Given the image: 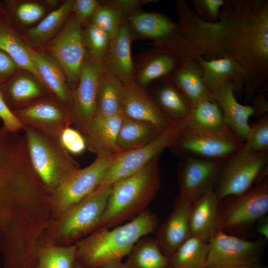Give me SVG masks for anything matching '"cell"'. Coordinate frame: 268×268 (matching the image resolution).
Wrapping results in <instances>:
<instances>
[{
    "label": "cell",
    "mask_w": 268,
    "mask_h": 268,
    "mask_svg": "<svg viewBox=\"0 0 268 268\" xmlns=\"http://www.w3.org/2000/svg\"><path fill=\"white\" fill-rule=\"evenodd\" d=\"M205 30L213 56L233 57L245 71L246 86L255 89L266 82L268 1H225L218 20L205 22Z\"/></svg>",
    "instance_id": "obj_1"
},
{
    "label": "cell",
    "mask_w": 268,
    "mask_h": 268,
    "mask_svg": "<svg viewBox=\"0 0 268 268\" xmlns=\"http://www.w3.org/2000/svg\"><path fill=\"white\" fill-rule=\"evenodd\" d=\"M159 220L146 209L129 222L113 228H99L74 243L76 260L85 268L122 260L142 237L155 232Z\"/></svg>",
    "instance_id": "obj_2"
},
{
    "label": "cell",
    "mask_w": 268,
    "mask_h": 268,
    "mask_svg": "<svg viewBox=\"0 0 268 268\" xmlns=\"http://www.w3.org/2000/svg\"><path fill=\"white\" fill-rule=\"evenodd\" d=\"M160 188L159 156L139 171L112 185L97 229L113 228L133 219L147 209Z\"/></svg>",
    "instance_id": "obj_3"
},
{
    "label": "cell",
    "mask_w": 268,
    "mask_h": 268,
    "mask_svg": "<svg viewBox=\"0 0 268 268\" xmlns=\"http://www.w3.org/2000/svg\"><path fill=\"white\" fill-rule=\"evenodd\" d=\"M112 186L97 188L60 216L51 220L39 243L73 244L96 230Z\"/></svg>",
    "instance_id": "obj_4"
},
{
    "label": "cell",
    "mask_w": 268,
    "mask_h": 268,
    "mask_svg": "<svg viewBox=\"0 0 268 268\" xmlns=\"http://www.w3.org/2000/svg\"><path fill=\"white\" fill-rule=\"evenodd\" d=\"M28 155L36 175L49 194L68 175L80 168L78 163L60 143L23 127Z\"/></svg>",
    "instance_id": "obj_5"
},
{
    "label": "cell",
    "mask_w": 268,
    "mask_h": 268,
    "mask_svg": "<svg viewBox=\"0 0 268 268\" xmlns=\"http://www.w3.org/2000/svg\"><path fill=\"white\" fill-rule=\"evenodd\" d=\"M268 211V177L242 194L220 200L218 228L228 234L246 232Z\"/></svg>",
    "instance_id": "obj_6"
},
{
    "label": "cell",
    "mask_w": 268,
    "mask_h": 268,
    "mask_svg": "<svg viewBox=\"0 0 268 268\" xmlns=\"http://www.w3.org/2000/svg\"><path fill=\"white\" fill-rule=\"evenodd\" d=\"M96 155L90 164L72 172L50 194L51 220L60 216L99 186L116 155Z\"/></svg>",
    "instance_id": "obj_7"
},
{
    "label": "cell",
    "mask_w": 268,
    "mask_h": 268,
    "mask_svg": "<svg viewBox=\"0 0 268 268\" xmlns=\"http://www.w3.org/2000/svg\"><path fill=\"white\" fill-rule=\"evenodd\" d=\"M268 152H253L243 144L225 160L221 169L213 189L219 200L250 190L268 171Z\"/></svg>",
    "instance_id": "obj_8"
},
{
    "label": "cell",
    "mask_w": 268,
    "mask_h": 268,
    "mask_svg": "<svg viewBox=\"0 0 268 268\" xmlns=\"http://www.w3.org/2000/svg\"><path fill=\"white\" fill-rule=\"evenodd\" d=\"M243 143L228 127L219 130H205L186 125L171 147L185 156L225 160Z\"/></svg>",
    "instance_id": "obj_9"
},
{
    "label": "cell",
    "mask_w": 268,
    "mask_h": 268,
    "mask_svg": "<svg viewBox=\"0 0 268 268\" xmlns=\"http://www.w3.org/2000/svg\"><path fill=\"white\" fill-rule=\"evenodd\" d=\"M185 126L184 120L173 121L146 145L116 155L97 188L112 186L142 169L165 149L171 147Z\"/></svg>",
    "instance_id": "obj_10"
},
{
    "label": "cell",
    "mask_w": 268,
    "mask_h": 268,
    "mask_svg": "<svg viewBox=\"0 0 268 268\" xmlns=\"http://www.w3.org/2000/svg\"><path fill=\"white\" fill-rule=\"evenodd\" d=\"M103 70V62L95 61L86 52L77 84L71 90L70 106L73 125L83 136L96 116L97 97Z\"/></svg>",
    "instance_id": "obj_11"
},
{
    "label": "cell",
    "mask_w": 268,
    "mask_h": 268,
    "mask_svg": "<svg viewBox=\"0 0 268 268\" xmlns=\"http://www.w3.org/2000/svg\"><path fill=\"white\" fill-rule=\"evenodd\" d=\"M36 49L46 52L58 63L70 89H74L79 79L86 51L83 41L82 28L73 14L53 39Z\"/></svg>",
    "instance_id": "obj_12"
},
{
    "label": "cell",
    "mask_w": 268,
    "mask_h": 268,
    "mask_svg": "<svg viewBox=\"0 0 268 268\" xmlns=\"http://www.w3.org/2000/svg\"><path fill=\"white\" fill-rule=\"evenodd\" d=\"M249 240L218 230L208 242L204 268H228L259 263L265 242Z\"/></svg>",
    "instance_id": "obj_13"
},
{
    "label": "cell",
    "mask_w": 268,
    "mask_h": 268,
    "mask_svg": "<svg viewBox=\"0 0 268 268\" xmlns=\"http://www.w3.org/2000/svg\"><path fill=\"white\" fill-rule=\"evenodd\" d=\"M12 112L23 127L56 139L64 129L73 124L69 109L51 95Z\"/></svg>",
    "instance_id": "obj_14"
},
{
    "label": "cell",
    "mask_w": 268,
    "mask_h": 268,
    "mask_svg": "<svg viewBox=\"0 0 268 268\" xmlns=\"http://www.w3.org/2000/svg\"><path fill=\"white\" fill-rule=\"evenodd\" d=\"M225 160L185 155L178 172L179 195L194 202L213 189Z\"/></svg>",
    "instance_id": "obj_15"
},
{
    "label": "cell",
    "mask_w": 268,
    "mask_h": 268,
    "mask_svg": "<svg viewBox=\"0 0 268 268\" xmlns=\"http://www.w3.org/2000/svg\"><path fill=\"white\" fill-rule=\"evenodd\" d=\"M126 20L133 41L150 40L156 47L174 41L181 33L178 23L159 12L140 9L129 15Z\"/></svg>",
    "instance_id": "obj_16"
},
{
    "label": "cell",
    "mask_w": 268,
    "mask_h": 268,
    "mask_svg": "<svg viewBox=\"0 0 268 268\" xmlns=\"http://www.w3.org/2000/svg\"><path fill=\"white\" fill-rule=\"evenodd\" d=\"M121 113L136 121L164 130L172 122L159 109L146 88L134 81L122 83Z\"/></svg>",
    "instance_id": "obj_17"
},
{
    "label": "cell",
    "mask_w": 268,
    "mask_h": 268,
    "mask_svg": "<svg viewBox=\"0 0 268 268\" xmlns=\"http://www.w3.org/2000/svg\"><path fill=\"white\" fill-rule=\"evenodd\" d=\"M193 202L179 195L169 215L155 230L154 238L163 253L168 257L191 236L190 214Z\"/></svg>",
    "instance_id": "obj_18"
},
{
    "label": "cell",
    "mask_w": 268,
    "mask_h": 268,
    "mask_svg": "<svg viewBox=\"0 0 268 268\" xmlns=\"http://www.w3.org/2000/svg\"><path fill=\"white\" fill-rule=\"evenodd\" d=\"M133 61V81L144 88L170 76L184 61L179 56L156 46L139 53Z\"/></svg>",
    "instance_id": "obj_19"
},
{
    "label": "cell",
    "mask_w": 268,
    "mask_h": 268,
    "mask_svg": "<svg viewBox=\"0 0 268 268\" xmlns=\"http://www.w3.org/2000/svg\"><path fill=\"white\" fill-rule=\"evenodd\" d=\"M1 86L0 91L12 111L24 108L50 95L44 84L36 76L22 69H19Z\"/></svg>",
    "instance_id": "obj_20"
},
{
    "label": "cell",
    "mask_w": 268,
    "mask_h": 268,
    "mask_svg": "<svg viewBox=\"0 0 268 268\" xmlns=\"http://www.w3.org/2000/svg\"><path fill=\"white\" fill-rule=\"evenodd\" d=\"M196 60L202 69L203 82L212 95L227 82L233 83L238 90L245 84V71L231 56L208 59L201 56Z\"/></svg>",
    "instance_id": "obj_21"
},
{
    "label": "cell",
    "mask_w": 268,
    "mask_h": 268,
    "mask_svg": "<svg viewBox=\"0 0 268 268\" xmlns=\"http://www.w3.org/2000/svg\"><path fill=\"white\" fill-rule=\"evenodd\" d=\"M234 84L225 83L213 97L219 106L224 123L244 143L250 131L249 118L255 113L253 106L239 103L234 95Z\"/></svg>",
    "instance_id": "obj_22"
},
{
    "label": "cell",
    "mask_w": 268,
    "mask_h": 268,
    "mask_svg": "<svg viewBox=\"0 0 268 268\" xmlns=\"http://www.w3.org/2000/svg\"><path fill=\"white\" fill-rule=\"evenodd\" d=\"M30 53L35 68L50 95L70 110L71 90L60 65L43 51L30 48Z\"/></svg>",
    "instance_id": "obj_23"
},
{
    "label": "cell",
    "mask_w": 268,
    "mask_h": 268,
    "mask_svg": "<svg viewBox=\"0 0 268 268\" xmlns=\"http://www.w3.org/2000/svg\"><path fill=\"white\" fill-rule=\"evenodd\" d=\"M219 201L212 189L193 202L190 214V229L192 236L206 243L209 242L219 230Z\"/></svg>",
    "instance_id": "obj_24"
},
{
    "label": "cell",
    "mask_w": 268,
    "mask_h": 268,
    "mask_svg": "<svg viewBox=\"0 0 268 268\" xmlns=\"http://www.w3.org/2000/svg\"><path fill=\"white\" fill-rule=\"evenodd\" d=\"M133 41L125 19L117 35L111 40L103 61L104 65L122 83L133 81Z\"/></svg>",
    "instance_id": "obj_25"
},
{
    "label": "cell",
    "mask_w": 268,
    "mask_h": 268,
    "mask_svg": "<svg viewBox=\"0 0 268 268\" xmlns=\"http://www.w3.org/2000/svg\"><path fill=\"white\" fill-rule=\"evenodd\" d=\"M151 85L152 94L150 95L170 121H183L188 117L192 105L174 83L171 75Z\"/></svg>",
    "instance_id": "obj_26"
},
{
    "label": "cell",
    "mask_w": 268,
    "mask_h": 268,
    "mask_svg": "<svg viewBox=\"0 0 268 268\" xmlns=\"http://www.w3.org/2000/svg\"><path fill=\"white\" fill-rule=\"evenodd\" d=\"M122 119V113L110 117L96 116L84 136L87 149L96 155H116L120 153L117 140Z\"/></svg>",
    "instance_id": "obj_27"
},
{
    "label": "cell",
    "mask_w": 268,
    "mask_h": 268,
    "mask_svg": "<svg viewBox=\"0 0 268 268\" xmlns=\"http://www.w3.org/2000/svg\"><path fill=\"white\" fill-rule=\"evenodd\" d=\"M73 0H65L41 21L26 30L22 39L30 48L37 49L48 43L62 29L72 12Z\"/></svg>",
    "instance_id": "obj_28"
},
{
    "label": "cell",
    "mask_w": 268,
    "mask_h": 268,
    "mask_svg": "<svg viewBox=\"0 0 268 268\" xmlns=\"http://www.w3.org/2000/svg\"><path fill=\"white\" fill-rule=\"evenodd\" d=\"M19 166L16 147L0 129V211L17 189Z\"/></svg>",
    "instance_id": "obj_29"
},
{
    "label": "cell",
    "mask_w": 268,
    "mask_h": 268,
    "mask_svg": "<svg viewBox=\"0 0 268 268\" xmlns=\"http://www.w3.org/2000/svg\"><path fill=\"white\" fill-rule=\"evenodd\" d=\"M171 77L192 105L213 97L203 82L202 69L196 59L184 61Z\"/></svg>",
    "instance_id": "obj_30"
},
{
    "label": "cell",
    "mask_w": 268,
    "mask_h": 268,
    "mask_svg": "<svg viewBox=\"0 0 268 268\" xmlns=\"http://www.w3.org/2000/svg\"><path fill=\"white\" fill-rule=\"evenodd\" d=\"M126 257V268H171L169 257L163 253L155 238L149 235L141 238Z\"/></svg>",
    "instance_id": "obj_31"
},
{
    "label": "cell",
    "mask_w": 268,
    "mask_h": 268,
    "mask_svg": "<svg viewBox=\"0 0 268 268\" xmlns=\"http://www.w3.org/2000/svg\"><path fill=\"white\" fill-rule=\"evenodd\" d=\"M0 50L6 53L19 69L29 71L43 83L31 59L30 47L14 27L6 21L0 22Z\"/></svg>",
    "instance_id": "obj_32"
},
{
    "label": "cell",
    "mask_w": 268,
    "mask_h": 268,
    "mask_svg": "<svg viewBox=\"0 0 268 268\" xmlns=\"http://www.w3.org/2000/svg\"><path fill=\"white\" fill-rule=\"evenodd\" d=\"M117 146L120 153L140 147L156 137L163 130L122 114Z\"/></svg>",
    "instance_id": "obj_33"
},
{
    "label": "cell",
    "mask_w": 268,
    "mask_h": 268,
    "mask_svg": "<svg viewBox=\"0 0 268 268\" xmlns=\"http://www.w3.org/2000/svg\"><path fill=\"white\" fill-rule=\"evenodd\" d=\"M122 90V82L104 65L97 97L96 116L110 117L121 113Z\"/></svg>",
    "instance_id": "obj_34"
},
{
    "label": "cell",
    "mask_w": 268,
    "mask_h": 268,
    "mask_svg": "<svg viewBox=\"0 0 268 268\" xmlns=\"http://www.w3.org/2000/svg\"><path fill=\"white\" fill-rule=\"evenodd\" d=\"M208 243L189 237L169 257L171 268H204Z\"/></svg>",
    "instance_id": "obj_35"
},
{
    "label": "cell",
    "mask_w": 268,
    "mask_h": 268,
    "mask_svg": "<svg viewBox=\"0 0 268 268\" xmlns=\"http://www.w3.org/2000/svg\"><path fill=\"white\" fill-rule=\"evenodd\" d=\"M186 126L205 130H219L226 127L221 109L213 97L192 105Z\"/></svg>",
    "instance_id": "obj_36"
},
{
    "label": "cell",
    "mask_w": 268,
    "mask_h": 268,
    "mask_svg": "<svg viewBox=\"0 0 268 268\" xmlns=\"http://www.w3.org/2000/svg\"><path fill=\"white\" fill-rule=\"evenodd\" d=\"M76 261V247L39 244L36 253L34 268H73Z\"/></svg>",
    "instance_id": "obj_37"
},
{
    "label": "cell",
    "mask_w": 268,
    "mask_h": 268,
    "mask_svg": "<svg viewBox=\"0 0 268 268\" xmlns=\"http://www.w3.org/2000/svg\"><path fill=\"white\" fill-rule=\"evenodd\" d=\"M48 1H13L11 7L13 18L22 26H30L38 23L47 15L48 7L52 5L50 0Z\"/></svg>",
    "instance_id": "obj_38"
},
{
    "label": "cell",
    "mask_w": 268,
    "mask_h": 268,
    "mask_svg": "<svg viewBox=\"0 0 268 268\" xmlns=\"http://www.w3.org/2000/svg\"><path fill=\"white\" fill-rule=\"evenodd\" d=\"M82 38L87 53L95 61L103 62L111 40L109 35L90 23L82 28Z\"/></svg>",
    "instance_id": "obj_39"
},
{
    "label": "cell",
    "mask_w": 268,
    "mask_h": 268,
    "mask_svg": "<svg viewBox=\"0 0 268 268\" xmlns=\"http://www.w3.org/2000/svg\"><path fill=\"white\" fill-rule=\"evenodd\" d=\"M100 1L101 4L94 14L91 23L104 31L112 40L118 34L126 18L116 8L103 0Z\"/></svg>",
    "instance_id": "obj_40"
},
{
    "label": "cell",
    "mask_w": 268,
    "mask_h": 268,
    "mask_svg": "<svg viewBox=\"0 0 268 268\" xmlns=\"http://www.w3.org/2000/svg\"><path fill=\"white\" fill-rule=\"evenodd\" d=\"M244 145L256 152H268V117L267 115L259 119L250 126L248 136Z\"/></svg>",
    "instance_id": "obj_41"
},
{
    "label": "cell",
    "mask_w": 268,
    "mask_h": 268,
    "mask_svg": "<svg viewBox=\"0 0 268 268\" xmlns=\"http://www.w3.org/2000/svg\"><path fill=\"white\" fill-rule=\"evenodd\" d=\"M58 140L69 154H80L87 149L84 136L78 130L70 127L62 132Z\"/></svg>",
    "instance_id": "obj_42"
},
{
    "label": "cell",
    "mask_w": 268,
    "mask_h": 268,
    "mask_svg": "<svg viewBox=\"0 0 268 268\" xmlns=\"http://www.w3.org/2000/svg\"><path fill=\"white\" fill-rule=\"evenodd\" d=\"M223 0H193L196 15L201 20L209 23L216 22L225 4Z\"/></svg>",
    "instance_id": "obj_43"
},
{
    "label": "cell",
    "mask_w": 268,
    "mask_h": 268,
    "mask_svg": "<svg viewBox=\"0 0 268 268\" xmlns=\"http://www.w3.org/2000/svg\"><path fill=\"white\" fill-rule=\"evenodd\" d=\"M101 4V1L97 0H73L72 13L82 28L91 23Z\"/></svg>",
    "instance_id": "obj_44"
},
{
    "label": "cell",
    "mask_w": 268,
    "mask_h": 268,
    "mask_svg": "<svg viewBox=\"0 0 268 268\" xmlns=\"http://www.w3.org/2000/svg\"><path fill=\"white\" fill-rule=\"evenodd\" d=\"M0 118L3 122L4 128L13 133L23 130V126L7 105L0 91Z\"/></svg>",
    "instance_id": "obj_45"
},
{
    "label": "cell",
    "mask_w": 268,
    "mask_h": 268,
    "mask_svg": "<svg viewBox=\"0 0 268 268\" xmlns=\"http://www.w3.org/2000/svg\"><path fill=\"white\" fill-rule=\"evenodd\" d=\"M119 10L126 18L131 13L138 10L144 4L157 1V0H103Z\"/></svg>",
    "instance_id": "obj_46"
},
{
    "label": "cell",
    "mask_w": 268,
    "mask_h": 268,
    "mask_svg": "<svg viewBox=\"0 0 268 268\" xmlns=\"http://www.w3.org/2000/svg\"><path fill=\"white\" fill-rule=\"evenodd\" d=\"M19 69L15 62L6 53L0 50V84L10 79Z\"/></svg>",
    "instance_id": "obj_47"
},
{
    "label": "cell",
    "mask_w": 268,
    "mask_h": 268,
    "mask_svg": "<svg viewBox=\"0 0 268 268\" xmlns=\"http://www.w3.org/2000/svg\"><path fill=\"white\" fill-rule=\"evenodd\" d=\"M257 232L266 241L268 240V217L265 215L257 222Z\"/></svg>",
    "instance_id": "obj_48"
},
{
    "label": "cell",
    "mask_w": 268,
    "mask_h": 268,
    "mask_svg": "<svg viewBox=\"0 0 268 268\" xmlns=\"http://www.w3.org/2000/svg\"><path fill=\"white\" fill-rule=\"evenodd\" d=\"M94 268H126L122 260H115L102 264Z\"/></svg>",
    "instance_id": "obj_49"
},
{
    "label": "cell",
    "mask_w": 268,
    "mask_h": 268,
    "mask_svg": "<svg viewBox=\"0 0 268 268\" xmlns=\"http://www.w3.org/2000/svg\"><path fill=\"white\" fill-rule=\"evenodd\" d=\"M228 268H267L259 263L252 264H244L237 265Z\"/></svg>",
    "instance_id": "obj_50"
},
{
    "label": "cell",
    "mask_w": 268,
    "mask_h": 268,
    "mask_svg": "<svg viewBox=\"0 0 268 268\" xmlns=\"http://www.w3.org/2000/svg\"><path fill=\"white\" fill-rule=\"evenodd\" d=\"M73 268H85L83 266H82L80 263H79L76 260L73 265Z\"/></svg>",
    "instance_id": "obj_51"
},
{
    "label": "cell",
    "mask_w": 268,
    "mask_h": 268,
    "mask_svg": "<svg viewBox=\"0 0 268 268\" xmlns=\"http://www.w3.org/2000/svg\"><path fill=\"white\" fill-rule=\"evenodd\" d=\"M1 11V9H0V12Z\"/></svg>",
    "instance_id": "obj_52"
}]
</instances>
